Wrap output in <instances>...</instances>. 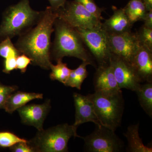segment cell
Masks as SVG:
<instances>
[{"label":"cell","instance_id":"cell-1","mask_svg":"<svg viewBox=\"0 0 152 152\" xmlns=\"http://www.w3.org/2000/svg\"><path fill=\"white\" fill-rule=\"evenodd\" d=\"M58 18V10L47 7L35 27L22 35L15 45L17 49L29 57L31 64L39 66L44 69H50L51 36L54 31V24Z\"/></svg>","mask_w":152,"mask_h":152},{"label":"cell","instance_id":"cell-2","mask_svg":"<svg viewBox=\"0 0 152 152\" xmlns=\"http://www.w3.org/2000/svg\"><path fill=\"white\" fill-rule=\"evenodd\" d=\"M54 28L55 37L51 49V60L57 61L66 56L75 57L96 66L94 58L85 48L75 28L59 18L56 19Z\"/></svg>","mask_w":152,"mask_h":152},{"label":"cell","instance_id":"cell-3","mask_svg":"<svg viewBox=\"0 0 152 152\" xmlns=\"http://www.w3.org/2000/svg\"><path fill=\"white\" fill-rule=\"evenodd\" d=\"M43 11L33 10L29 0H20L7 9L0 26V41L20 36L34 27L39 21Z\"/></svg>","mask_w":152,"mask_h":152},{"label":"cell","instance_id":"cell-4","mask_svg":"<svg viewBox=\"0 0 152 152\" xmlns=\"http://www.w3.org/2000/svg\"><path fill=\"white\" fill-rule=\"evenodd\" d=\"M102 126L115 132L121 124L124 100L121 90L113 92L95 91L88 95Z\"/></svg>","mask_w":152,"mask_h":152},{"label":"cell","instance_id":"cell-5","mask_svg":"<svg viewBox=\"0 0 152 152\" xmlns=\"http://www.w3.org/2000/svg\"><path fill=\"white\" fill-rule=\"evenodd\" d=\"M72 125L61 124L38 131L34 137L28 141L35 152H67L72 137L80 138Z\"/></svg>","mask_w":152,"mask_h":152},{"label":"cell","instance_id":"cell-6","mask_svg":"<svg viewBox=\"0 0 152 152\" xmlns=\"http://www.w3.org/2000/svg\"><path fill=\"white\" fill-rule=\"evenodd\" d=\"M91 134L80 137L85 142L86 151L119 152L124 150V142L116 134L115 131L103 126H96Z\"/></svg>","mask_w":152,"mask_h":152},{"label":"cell","instance_id":"cell-7","mask_svg":"<svg viewBox=\"0 0 152 152\" xmlns=\"http://www.w3.org/2000/svg\"><path fill=\"white\" fill-rule=\"evenodd\" d=\"M85 45L91 53L98 66L110 64L112 53L107 33L102 28L85 29L75 28Z\"/></svg>","mask_w":152,"mask_h":152},{"label":"cell","instance_id":"cell-8","mask_svg":"<svg viewBox=\"0 0 152 152\" xmlns=\"http://www.w3.org/2000/svg\"><path fill=\"white\" fill-rule=\"evenodd\" d=\"M58 18L75 28L92 29L102 28L101 20L92 15L80 3L74 1L66 3L58 10Z\"/></svg>","mask_w":152,"mask_h":152},{"label":"cell","instance_id":"cell-9","mask_svg":"<svg viewBox=\"0 0 152 152\" xmlns=\"http://www.w3.org/2000/svg\"><path fill=\"white\" fill-rule=\"evenodd\" d=\"M107 34L112 54L121 58L131 64L133 58L140 46L136 33L129 31Z\"/></svg>","mask_w":152,"mask_h":152},{"label":"cell","instance_id":"cell-10","mask_svg":"<svg viewBox=\"0 0 152 152\" xmlns=\"http://www.w3.org/2000/svg\"><path fill=\"white\" fill-rule=\"evenodd\" d=\"M110 64L120 89L125 88L135 91L141 82L131 64L113 54Z\"/></svg>","mask_w":152,"mask_h":152},{"label":"cell","instance_id":"cell-11","mask_svg":"<svg viewBox=\"0 0 152 152\" xmlns=\"http://www.w3.org/2000/svg\"><path fill=\"white\" fill-rule=\"evenodd\" d=\"M51 108V101L48 99L42 104L26 105L17 110L23 124L39 131L43 129L44 122Z\"/></svg>","mask_w":152,"mask_h":152},{"label":"cell","instance_id":"cell-12","mask_svg":"<svg viewBox=\"0 0 152 152\" xmlns=\"http://www.w3.org/2000/svg\"><path fill=\"white\" fill-rule=\"evenodd\" d=\"M75 108V121L73 126L77 130L80 125L86 123L93 122L96 126L100 124L95 113L94 104L88 96L74 93L73 95Z\"/></svg>","mask_w":152,"mask_h":152},{"label":"cell","instance_id":"cell-13","mask_svg":"<svg viewBox=\"0 0 152 152\" xmlns=\"http://www.w3.org/2000/svg\"><path fill=\"white\" fill-rule=\"evenodd\" d=\"M131 65L141 83L152 82V50L140 45Z\"/></svg>","mask_w":152,"mask_h":152},{"label":"cell","instance_id":"cell-14","mask_svg":"<svg viewBox=\"0 0 152 152\" xmlns=\"http://www.w3.org/2000/svg\"><path fill=\"white\" fill-rule=\"evenodd\" d=\"M95 91L113 92L121 90L118 86L110 64L98 66L94 78Z\"/></svg>","mask_w":152,"mask_h":152},{"label":"cell","instance_id":"cell-15","mask_svg":"<svg viewBox=\"0 0 152 152\" xmlns=\"http://www.w3.org/2000/svg\"><path fill=\"white\" fill-rule=\"evenodd\" d=\"M133 26L128 18L124 8H114L113 14L102 24V28L107 34H114L131 31Z\"/></svg>","mask_w":152,"mask_h":152},{"label":"cell","instance_id":"cell-16","mask_svg":"<svg viewBox=\"0 0 152 152\" xmlns=\"http://www.w3.org/2000/svg\"><path fill=\"white\" fill-rule=\"evenodd\" d=\"M43 98V95L42 94L18 91L12 93L8 98L4 109L8 113L12 114L31 101Z\"/></svg>","mask_w":152,"mask_h":152},{"label":"cell","instance_id":"cell-17","mask_svg":"<svg viewBox=\"0 0 152 152\" xmlns=\"http://www.w3.org/2000/svg\"><path fill=\"white\" fill-rule=\"evenodd\" d=\"M139 123L131 125L124 134L128 141L126 151L129 152H152L151 147L144 145L139 135Z\"/></svg>","mask_w":152,"mask_h":152},{"label":"cell","instance_id":"cell-18","mask_svg":"<svg viewBox=\"0 0 152 152\" xmlns=\"http://www.w3.org/2000/svg\"><path fill=\"white\" fill-rule=\"evenodd\" d=\"M140 104L149 116L152 117V82L140 84L135 91Z\"/></svg>","mask_w":152,"mask_h":152},{"label":"cell","instance_id":"cell-19","mask_svg":"<svg viewBox=\"0 0 152 152\" xmlns=\"http://www.w3.org/2000/svg\"><path fill=\"white\" fill-rule=\"evenodd\" d=\"M124 10L133 25L136 22L142 20L147 12L142 0H130Z\"/></svg>","mask_w":152,"mask_h":152},{"label":"cell","instance_id":"cell-20","mask_svg":"<svg viewBox=\"0 0 152 152\" xmlns=\"http://www.w3.org/2000/svg\"><path fill=\"white\" fill-rule=\"evenodd\" d=\"M89 65L88 63L83 61L77 68L72 70L64 86L80 90L82 85L88 76L87 66Z\"/></svg>","mask_w":152,"mask_h":152},{"label":"cell","instance_id":"cell-21","mask_svg":"<svg viewBox=\"0 0 152 152\" xmlns=\"http://www.w3.org/2000/svg\"><path fill=\"white\" fill-rule=\"evenodd\" d=\"M51 72L50 77L52 80H57L65 84L72 69L68 67L67 64L64 63L62 60L57 61V64H51L50 66Z\"/></svg>","mask_w":152,"mask_h":152},{"label":"cell","instance_id":"cell-22","mask_svg":"<svg viewBox=\"0 0 152 152\" xmlns=\"http://www.w3.org/2000/svg\"><path fill=\"white\" fill-rule=\"evenodd\" d=\"M11 39L7 37L0 42V56L4 59L10 57H17L21 54L12 42Z\"/></svg>","mask_w":152,"mask_h":152},{"label":"cell","instance_id":"cell-23","mask_svg":"<svg viewBox=\"0 0 152 152\" xmlns=\"http://www.w3.org/2000/svg\"><path fill=\"white\" fill-rule=\"evenodd\" d=\"M26 139L21 138L14 133L9 132H0V147L10 148L20 142H26Z\"/></svg>","mask_w":152,"mask_h":152},{"label":"cell","instance_id":"cell-24","mask_svg":"<svg viewBox=\"0 0 152 152\" xmlns=\"http://www.w3.org/2000/svg\"><path fill=\"white\" fill-rule=\"evenodd\" d=\"M136 34L140 44L152 50V28L143 25Z\"/></svg>","mask_w":152,"mask_h":152},{"label":"cell","instance_id":"cell-25","mask_svg":"<svg viewBox=\"0 0 152 152\" xmlns=\"http://www.w3.org/2000/svg\"><path fill=\"white\" fill-rule=\"evenodd\" d=\"M83 6L85 9L92 15L99 20H103L102 16V12L104 10L99 7L95 3L94 0H75Z\"/></svg>","mask_w":152,"mask_h":152},{"label":"cell","instance_id":"cell-26","mask_svg":"<svg viewBox=\"0 0 152 152\" xmlns=\"http://www.w3.org/2000/svg\"><path fill=\"white\" fill-rule=\"evenodd\" d=\"M18 88V86H6L0 83V109H4L8 98Z\"/></svg>","mask_w":152,"mask_h":152},{"label":"cell","instance_id":"cell-27","mask_svg":"<svg viewBox=\"0 0 152 152\" xmlns=\"http://www.w3.org/2000/svg\"><path fill=\"white\" fill-rule=\"evenodd\" d=\"M31 63V59L26 55L21 53L16 58V69L24 73L26 71L28 66Z\"/></svg>","mask_w":152,"mask_h":152},{"label":"cell","instance_id":"cell-28","mask_svg":"<svg viewBox=\"0 0 152 152\" xmlns=\"http://www.w3.org/2000/svg\"><path fill=\"white\" fill-rule=\"evenodd\" d=\"M12 152H35L32 147L26 142H20L10 148Z\"/></svg>","mask_w":152,"mask_h":152},{"label":"cell","instance_id":"cell-29","mask_svg":"<svg viewBox=\"0 0 152 152\" xmlns=\"http://www.w3.org/2000/svg\"><path fill=\"white\" fill-rule=\"evenodd\" d=\"M17 57L12 56L5 59L3 72L6 74H10L12 71L16 69Z\"/></svg>","mask_w":152,"mask_h":152},{"label":"cell","instance_id":"cell-30","mask_svg":"<svg viewBox=\"0 0 152 152\" xmlns=\"http://www.w3.org/2000/svg\"><path fill=\"white\" fill-rule=\"evenodd\" d=\"M50 4V7L53 10L57 11L64 7L66 0H48Z\"/></svg>","mask_w":152,"mask_h":152},{"label":"cell","instance_id":"cell-31","mask_svg":"<svg viewBox=\"0 0 152 152\" xmlns=\"http://www.w3.org/2000/svg\"><path fill=\"white\" fill-rule=\"evenodd\" d=\"M142 21L144 22L143 26L152 28V10L147 11Z\"/></svg>","mask_w":152,"mask_h":152},{"label":"cell","instance_id":"cell-32","mask_svg":"<svg viewBox=\"0 0 152 152\" xmlns=\"http://www.w3.org/2000/svg\"><path fill=\"white\" fill-rule=\"evenodd\" d=\"M147 11L152 10V0H142Z\"/></svg>","mask_w":152,"mask_h":152}]
</instances>
